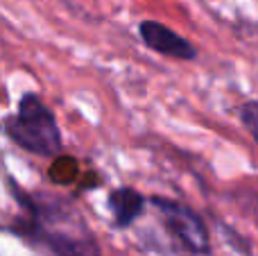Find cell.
<instances>
[{"instance_id": "1", "label": "cell", "mask_w": 258, "mask_h": 256, "mask_svg": "<svg viewBox=\"0 0 258 256\" xmlns=\"http://www.w3.org/2000/svg\"><path fill=\"white\" fill-rule=\"evenodd\" d=\"M5 134L21 150L36 157H59L63 148L57 118L36 93H25L18 100V109L5 118Z\"/></svg>"}, {"instance_id": "2", "label": "cell", "mask_w": 258, "mask_h": 256, "mask_svg": "<svg viewBox=\"0 0 258 256\" xmlns=\"http://www.w3.org/2000/svg\"><path fill=\"white\" fill-rule=\"evenodd\" d=\"M150 204L159 211V216L163 218L165 229L170 231L174 240L181 245L186 252L195 256H206L211 254V234L206 227L204 218L190 209L188 204L177 202V200L168 198H150Z\"/></svg>"}, {"instance_id": "3", "label": "cell", "mask_w": 258, "mask_h": 256, "mask_svg": "<svg viewBox=\"0 0 258 256\" xmlns=\"http://www.w3.org/2000/svg\"><path fill=\"white\" fill-rule=\"evenodd\" d=\"M138 34H141V41L147 48L159 54H165L170 59H179V61H192V59H197L195 45L186 36L177 34L174 30H170L168 25H163L159 21H141Z\"/></svg>"}, {"instance_id": "4", "label": "cell", "mask_w": 258, "mask_h": 256, "mask_svg": "<svg viewBox=\"0 0 258 256\" xmlns=\"http://www.w3.org/2000/svg\"><path fill=\"white\" fill-rule=\"evenodd\" d=\"M107 209L111 211L113 225L118 229H127V227H132L143 216V211H145V198L136 188L120 186V188H113L109 193Z\"/></svg>"}, {"instance_id": "5", "label": "cell", "mask_w": 258, "mask_h": 256, "mask_svg": "<svg viewBox=\"0 0 258 256\" xmlns=\"http://www.w3.org/2000/svg\"><path fill=\"white\" fill-rule=\"evenodd\" d=\"M238 118H240V122L245 125V130L251 134V139L258 143V100H249V102L240 104Z\"/></svg>"}, {"instance_id": "6", "label": "cell", "mask_w": 258, "mask_h": 256, "mask_svg": "<svg viewBox=\"0 0 258 256\" xmlns=\"http://www.w3.org/2000/svg\"><path fill=\"white\" fill-rule=\"evenodd\" d=\"M154 249L159 252V256H183L181 252H177L174 247H168V245H154Z\"/></svg>"}]
</instances>
